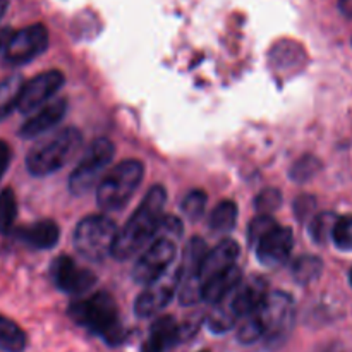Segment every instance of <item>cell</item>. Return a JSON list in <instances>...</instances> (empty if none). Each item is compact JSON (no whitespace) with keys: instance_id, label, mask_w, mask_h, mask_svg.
<instances>
[{"instance_id":"cell-1","label":"cell","mask_w":352,"mask_h":352,"mask_svg":"<svg viewBox=\"0 0 352 352\" xmlns=\"http://www.w3.org/2000/svg\"><path fill=\"white\" fill-rule=\"evenodd\" d=\"M167 203V191L162 186H153L143 201L140 203L136 212L133 213L126 226L117 234L113 244L112 256L116 260H129L134 254L140 253L146 244L153 243L158 236L162 222H164V210Z\"/></svg>"},{"instance_id":"cell-2","label":"cell","mask_w":352,"mask_h":352,"mask_svg":"<svg viewBox=\"0 0 352 352\" xmlns=\"http://www.w3.org/2000/svg\"><path fill=\"white\" fill-rule=\"evenodd\" d=\"M67 313L72 322L102 337L109 346H119L126 340V329L120 322L119 308L107 292H96L89 298L71 302Z\"/></svg>"},{"instance_id":"cell-3","label":"cell","mask_w":352,"mask_h":352,"mask_svg":"<svg viewBox=\"0 0 352 352\" xmlns=\"http://www.w3.org/2000/svg\"><path fill=\"white\" fill-rule=\"evenodd\" d=\"M268 296V284L263 277H250L229 296L219 301L208 316V327L212 332L223 333L232 329L241 318L254 311Z\"/></svg>"},{"instance_id":"cell-4","label":"cell","mask_w":352,"mask_h":352,"mask_svg":"<svg viewBox=\"0 0 352 352\" xmlns=\"http://www.w3.org/2000/svg\"><path fill=\"white\" fill-rule=\"evenodd\" d=\"M81 144V133L76 127H64L31 148L26 155L28 172L34 177H45L60 170L79 153Z\"/></svg>"},{"instance_id":"cell-5","label":"cell","mask_w":352,"mask_h":352,"mask_svg":"<svg viewBox=\"0 0 352 352\" xmlns=\"http://www.w3.org/2000/svg\"><path fill=\"white\" fill-rule=\"evenodd\" d=\"M144 167L140 160H124L110 168L96 189V201L105 212L122 210L143 181Z\"/></svg>"},{"instance_id":"cell-6","label":"cell","mask_w":352,"mask_h":352,"mask_svg":"<svg viewBox=\"0 0 352 352\" xmlns=\"http://www.w3.org/2000/svg\"><path fill=\"white\" fill-rule=\"evenodd\" d=\"M117 234L119 229L112 219L105 215H89L76 227L74 246L86 260L102 261L112 254Z\"/></svg>"},{"instance_id":"cell-7","label":"cell","mask_w":352,"mask_h":352,"mask_svg":"<svg viewBox=\"0 0 352 352\" xmlns=\"http://www.w3.org/2000/svg\"><path fill=\"white\" fill-rule=\"evenodd\" d=\"M261 332V339L278 340L291 332L296 318L294 301L285 292H268L265 301L251 315Z\"/></svg>"},{"instance_id":"cell-8","label":"cell","mask_w":352,"mask_h":352,"mask_svg":"<svg viewBox=\"0 0 352 352\" xmlns=\"http://www.w3.org/2000/svg\"><path fill=\"white\" fill-rule=\"evenodd\" d=\"M113 155H116V148H113L112 141L107 140V138H98V140L93 141L86 148L81 162L69 177V189H71L72 195L81 196L91 191L105 172V168L110 165Z\"/></svg>"},{"instance_id":"cell-9","label":"cell","mask_w":352,"mask_h":352,"mask_svg":"<svg viewBox=\"0 0 352 352\" xmlns=\"http://www.w3.org/2000/svg\"><path fill=\"white\" fill-rule=\"evenodd\" d=\"M175 258V241L158 234L146 251L141 254L133 268V280L140 285H148L160 278L170 268Z\"/></svg>"},{"instance_id":"cell-10","label":"cell","mask_w":352,"mask_h":352,"mask_svg":"<svg viewBox=\"0 0 352 352\" xmlns=\"http://www.w3.org/2000/svg\"><path fill=\"white\" fill-rule=\"evenodd\" d=\"M48 47V30L43 24H31L10 36L3 52V60L9 65H23L43 54Z\"/></svg>"},{"instance_id":"cell-11","label":"cell","mask_w":352,"mask_h":352,"mask_svg":"<svg viewBox=\"0 0 352 352\" xmlns=\"http://www.w3.org/2000/svg\"><path fill=\"white\" fill-rule=\"evenodd\" d=\"M181 285L179 267L167 270L160 278L146 285L134 302V311L141 318H150L165 308L174 299L177 287Z\"/></svg>"},{"instance_id":"cell-12","label":"cell","mask_w":352,"mask_h":352,"mask_svg":"<svg viewBox=\"0 0 352 352\" xmlns=\"http://www.w3.org/2000/svg\"><path fill=\"white\" fill-rule=\"evenodd\" d=\"M64 82L65 78L60 71H47L34 76L33 79L23 85L17 110L23 113L34 112L43 107L64 86Z\"/></svg>"},{"instance_id":"cell-13","label":"cell","mask_w":352,"mask_h":352,"mask_svg":"<svg viewBox=\"0 0 352 352\" xmlns=\"http://www.w3.org/2000/svg\"><path fill=\"white\" fill-rule=\"evenodd\" d=\"M50 277L55 287L65 294H82L95 285L96 277L72 260L71 256H58L50 265Z\"/></svg>"},{"instance_id":"cell-14","label":"cell","mask_w":352,"mask_h":352,"mask_svg":"<svg viewBox=\"0 0 352 352\" xmlns=\"http://www.w3.org/2000/svg\"><path fill=\"white\" fill-rule=\"evenodd\" d=\"M294 246V234L289 227L277 226L256 244V254L265 267H280L291 254Z\"/></svg>"},{"instance_id":"cell-15","label":"cell","mask_w":352,"mask_h":352,"mask_svg":"<svg viewBox=\"0 0 352 352\" xmlns=\"http://www.w3.org/2000/svg\"><path fill=\"white\" fill-rule=\"evenodd\" d=\"M67 112V102L64 98L54 100L41 107L34 116H31L26 122L21 126L19 136L24 140H33V138L43 136L50 129H54Z\"/></svg>"},{"instance_id":"cell-16","label":"cell","mask_w":352,"mask_h":352,"mask_svg":"<svg viewBox=\"0 0 352 352\" xmlns=\"http://www.w3.org/2000/svg\"><path fill=\"white\" fill-rule=\"evenodd\" d=\"M241 248L236 241L232 239H223L222 243L217 244L212 251H208L203 260L201 268H199V284H205L206 280H210L215 275L222 274L227 268L234 267L236 265V260L239 258Z\"/></svg>"},{"instance_id":"cell-17","label":"cell","mask_w":352,"mask_h":352,"mask_svg":"<svg viewBox=\"0 0 352 352\" xmlns=\"http://www.w3.org/2000/svg\"><path fill=\"white\" fill-rule=\"evenodd\" d=\"M182 327L177 325L172 316H162L151 325L150 337L144 342L141 352H165L181 342Z\"/></svg>"},{"instance_id":"cell-18","label":"cell","mask_w":352,"mask_h":352,"mask_svg":"<svg viewBox=\"0 0 352 352\" xmlns=\"http://www.w3.org/2000/svg\"><path fill=\"white\" fill-rule=\"evenodd\" d=\"M16 237L33 250H52L58 243L60 230L52 220H40L31 226L21 227L16 232Z\"/></svg>"},{"instance_id":"cell-19","label":"cell","mask_w":352,"mask_h":352,"mask_svg":"<svg viewBox=\"0 0 352 352\" xmlns=\"http://www.w3.org/2000/svg\"><path fill=\"white\" fill-rule=\"evenodd\" d=\"M243 280V274H241L239 267H230L227 270H223L222 274L215 275L210 280H206L203 284L201 289V298L203 301L212 302V305H217L219 301H222L226 296H229L237 285Z\"/></svg>"},{"instance_id":"cell-20","label":"cell","mask_w":352,"mask_h":352,"mask_svg":"<svg viewBox=\"0 0 352 352\" xmlns=\"http://www.w3.org/2000/svg\"><path fill=\"white\" fill-rule=\"evenodd\" d=\"M28 344L26 332L14 320L0 315V351L24 352Z\"/></svg>"},{"instance_id":"cell-21","label":"cell","mask_w":352,"mask_h":352,"mask_svg":"<svg viewBox=\"0 0 352 352\" xmlns=\"http://www.w3.org/2000/svg\"><path fill=\"white\" fill-rule=\"evenodd\" d=\"M23 85L21 76H9L0 81V122L17 109Z\"/></svg>"},{"instance_id":"cell-22","label":"cell","mask_w":352,"mask_h":352,"mask_svg":"<svg viewBox=\"0 0 352 352\" xmlns=\"http://www.w3.org/2000/svg\"><path fill=\"white\" fill-rule=\"evenodd\" d=\"M237 215H239V210H237L236 203L230 201V199H223L212 212L210 227L215 232H229V230H232L236 227Z\"/></svg>"},{"instance_id":"cell-23","label":"cell","mask_w":352,"mask_h":352,"mask_svg":"<svg viewBox=\"0 0 352 352\" xmlns=\"http://www.w3.org/2000/svg\"><path fill=\"white\" fill-rule=\"evenodd\" d=\"M323 270V263L318 256H306L298 258L292 265V277L299 282V284H309V282L316 280Z\"/></svg>"},{"instance_id":"cell-24","label":"cell","mask_w":352,"mask_h":352,"mask_svg":"<svg viewBox=\"0 0 352 352\" xmlns=\"http://www.w3.org/2000/svg\"><path fill=\"white\" fill-rule=\"evenodd\" d=\"M17 217V199L10 188L0 192V234H9L12 230Z\"/></svg>"},{"instance_id":"cell-25","label":"cell","mask_w":352,"mask_h":352,"mask_svg":"<svg viewBox=\"0 0 352 352\" xmlns=\"http://www.w3.org/2000/svg\"><path fill=\"white\" fill-rule=\"evenodd\" d=\"M337 217L333 213H320V215L313 217L311 223H309V236L313 241L318 244H323L332 237L333 227L337 223Z\"/></svg>"},{"instance_id":"cell-26","label":"cell","mask_w":352,"mask_h":352,"mask_svg":"<svg viewBox=\"0 0 352 352\" xmlns=\"http://www.w3.org/2000/svg\"><path fill=\"white\" fill-rule=\"evenodd\" d=\"M320 170H322V164H320L318 158L311 157V155H305V157H301L292 165L291 179L296 182H308Z\"/></svg>"},{"instance_id":"cell-27","label":"cell","mask_w":352,"mask_h":352,"mask_svg":"<svg viewBox=\"0 0 352 352\" xmlns=\"http://www.w3.org/2000/svg\"><path fill=\"white\" fill-rule=\"evenodd\" d=\"M277 226L278 223L275 222L274 217L260 213V215L254 217V219L251 220L250 229H248V241H250L253 246H256V244L260 243V241L263 239L268 232H272V230H274Z\"/></svg>"},{"instance_id":"cell-28","label":"cell","mask_w":352,"mask_h":352,"mask_svg":"<svg viewBox=\"0 0 352 352\" xmlns=\"http://www.w3.org/2000/svg\"><path fill=\"white\" fill-rule=\"evenodd\" d=\"M206 199L208 198H206L201 189H195V191L188 192V196L182 199V212L191 220H199V217L205 213Z\"/></svg>"},{"instance_id":"cell-29","label":"cell","mask_w":352,"mask_h":352,"mask_svg":"<svg viewBox=\"0 0 352 352\" xmlns=\"http://www.w3.org/2000/svg\"><path fill=\"white\" fill-rule=\"evenodd\" d=\"M282 205V192L275 188H267L256 196L254 199V208L260 213H265V215H270L272 212L280 208Z\"/></svg>"},{"instance_id":"cell-30","label":"cell","mask_w":352,"mask_h":352,"mask_svg":"<svg viewBox=\"0 0 352 352\" xmlns=\"http://www.w3.org/2000/svg\"><path fill=\"white\" fill-rule=\"evenodd\" d=\"M332 239L339 250L352 251V217H342L337 220Z\"/></svg>"},{"instance_id":"cell-31","label":"cell","mask_w":352,"mask_h":352,"mask_svg":"<svg viewBox=\"0 0 352 352\" xmlns=\"http://www.w3.org/2000/svg\"><path fill=\"white\" fill-rule=\"evenodd\" d=\"M313 208H315V199H313L311 196H301V198L296 199L294 210L299 220L306 219V217L313 212Z\"/></svg>"},{"instance_id":"cell-32","label":"cell","mask_w":352,"mask_h":352,"mask_svg":"<svg viewBox=\"0 0 352 352\" xmlns=\"http://www.w3.org/2000/svg\"><path fill=\"white\" fill-rule=\"evenodd\" d=\"M10 158H12V151H10V146L6 143V141L0 140V181H2L3 174H6L7 168H9Z\"/></svg>"},{"instance_id":"cell-33","label":"cell","mask_w":352,"mask_h":352,"mask_svg":"<svg viewBox=\"0 0 352 352\" xmlns=\"http://www.w3.org/2000/svg\"><path fill=\"white\" fill-rule=\"evenodd\" d=\"M12 33L14 31L9 30V28H0V54H2V52H6V47H7V43H9Z\"/></svg>"},{"instance_id":"cell-34","label":"cell","mask_w":352,"mask_h":352,"mask_svg":"<svg viewBox=\"0 0 352 352\" xmlns=\"http://www.w3.org/2000/svg\"><path fill=\"white\" fill-rule=\"evenodd\" d=\"M339 10L352 19V0H339Z\"/></svg>"},{"instance_id":"cell-35","label":"cell","mask_w":352,"mask_h":352,"mask_svg":"<svg viewBox=\"0 0 352 352\" xmlns=\"http://www.w3.org/2000/svg\"><path fill=\"white\" fill-rule=\"evenodd\" d=\"M7 7H9V0H0V19L7 12Z\"/></svg>"},{"instance_id":"cell-36","label":"cell","mask_w":352,"mask_h":352,"mask_svg":"<svg viewBox=\"0 0 352 352\" xmlns=\"http://www.w3.org/2000/svg\"><path fill=\"white\" fill-rule=\"evenodd\" d=\"M351 284H352V270H351Z\"/></svg>"},{"instance_id":"cell-37","label":"cell","mask_w":352,"mask_h":352,"mask_svg":"<svg viewBox=\"0 0 352 352\" xmlns=\"http://www.w3.org/2000/svg\"><path fill=\"white\" fill-rule=\"evenodd\" d=\"M199 352H208V351H199Z\"/></svg>"}]
</instances>
